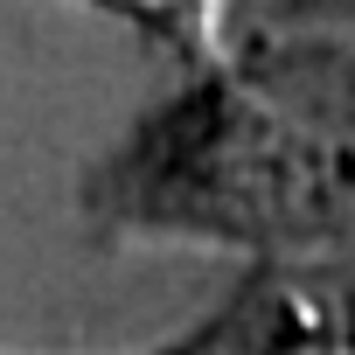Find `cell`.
<instances>
[{
  "label": "cell",
  "instance_id": "1",
  "mask_svg": "<svg viewBox=\"0 0 355 355\" xmlns=\"http://www.w3.org/2000/svg\"><path fill=\"white\" fill-rule=\"evenodd\" d=\"M293 327H327V306L320 300H293Z\"/></svg>",
  "mask_w": 355,
  "mask_h": 355
}]
</instances>
